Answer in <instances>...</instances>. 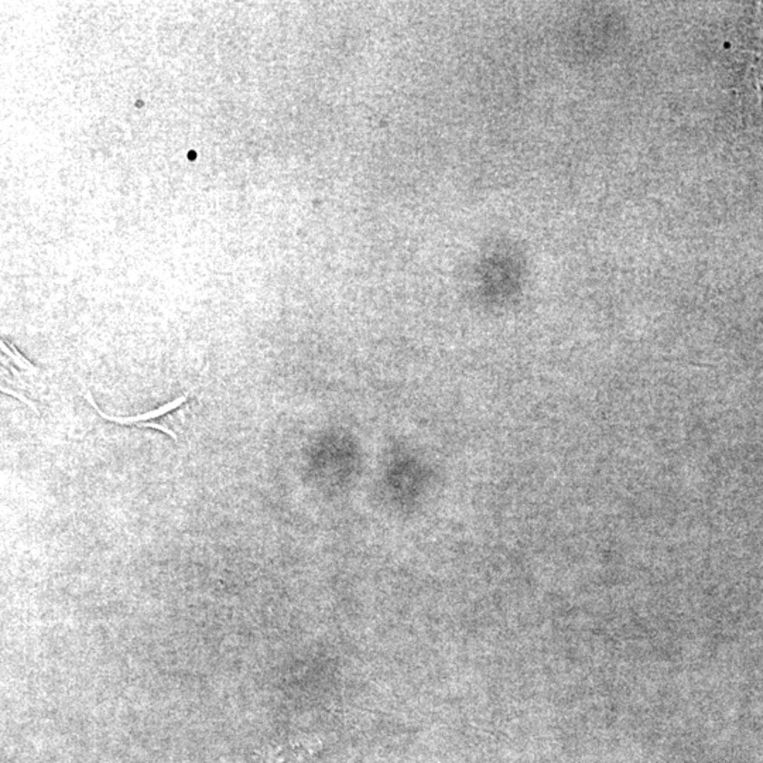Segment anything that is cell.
<instances>
[{"label": "cell", "mask_w": 763, "mask_h": 763, "mask_svg": "<svg viewBox=\"0 0 763 763\" xmlns=\"http://www.w3.org/2000/svg\"><path fill=\"white\" fill-rule=\"evenodd\" d=\"M1 352L8 356V359L13 361V363L20 368V369H24L27 372H31V373H37V368L28 361L25 359L20 352H17V349H14L11 345H8L4 339H1Z\"/></svg>", "instance_id": "7a4b0ae2"}, {"label": "cell", "mask_w": 763, "mask_h": 763, "mask_svg": "<svg viewBox=\"0 0 763 763\" xmlns=\"http://www.w3.org/2000/svg\"><path fill=\"white\" fill-rule=\"evenodd\" d=\"M197 388H198V385L194 386V388H191L190 390H187L182 396H180V397H177V399H174V400H171V402L163 404L161 407H158V409H156V410H150V412L143 413V414H136V416L122 417V416H110V414L103 413V412L100 410V407L96 404V402L93 400V397H92V395H91V392H89V389H88L85 385H82V390H83V395H85L88 403L95 409V412H96L102 419H105L106 421H112V423L120 424V426L136 424V426H139V427H147V426L150 424L148 420L158 419V417H161V416H164V414H167V413H170V412L178 409L181 404H184V403L188 400V397L191 396V393H192Z\"/></svg>", "instance_id": "6da1fadb"}, {"label": "cell", "mask_w": 763, "mask_h": 763, "mask_svg": "<svg viewBox=\"0 0 763 763\" xmlns=\"http://www.w3.org/2000/svg\"><path fill=\"white\" fill-rule=\"evenodd\" d=\"M1 392H3V393H6V395H8V396H13V397L18 399V400H20L21 403H24L25 406H28V407H30V409H31V410H33V412H34L35 414H38V410H37V407H35V406L33 404V402H31V400H30L28 397H25L24 395H21V393H17L16 390H13V389H10L8 386H4V385H1Z\"/></svg>", "instance_id": "3957f363"}]
</instances>
